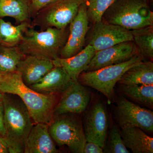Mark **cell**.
Wrapping results in <instances>:
<instances>
[{
  "label": "cell",
  "instance_id": "1",
  "mask_svg": "<svg viewBox=\"0 0 153 153\" xmlns=\"http://www.w3.org/2000/svg\"><path fill=\"white\" fill-rule=\"evenodd\" d=\"M0 92L18 96L35 124L49 125L53 121L54 110L59 101L57 94H44L33 90L25 84L17 70L0 74Z\"/></svg>",
  "mask_w": 153,
  "mask_h": 153
},
{
  "label": "cell",
  "instance_id": "2",
  "mask_svg": "<svg viewBox=\"0 0 153 153\" xmlns=\"http://www.w3.org/2000/svg\"><path fill=\"white\" fill-rule=\"evenodd\" d=\"M4 138L9 153H24L26 140L33 126V120L26 105L18 96L4 94Z\"/></svg>",
  "mask_w": 153,
  "mask_h": 153
},
{
  "label": "cell",
  "instance_id": "3",
  "mask_svg": "<svg viewBox=\"0 0 153 153\" xmlns=\"http://www.w3.org/2000/svg\"><path fill=\"white\" fill-rule=\"evenodd\" d=\"M66 29L49 27L38 31L31 26L25 31L18 47L25 56L55 60L59 57L60 50L67 40Z\"/></svg>",
  "mask_w": 153,
  "mask_h": 153
},
{
  "label": "cell",
  "instance_id": "4",
  "mask_svg": "<svg viewBox=\"0 0 153 153\" xmlns=\"http://www.w3.org/2000/svg\"><path fill=\"white\" fill-rule=\"evenodd\" d=\"M102 21L132 30L153 26V13L144 0H117Z\"/></svg>",
  "mask_w": 153,
  "mask_h": 153
},
{
  "label": "cell",
  "instance_id": "5",
  "mask_svg": "<svg viewBox=\"0 0 153 153\" xmlns=\"http://www.w3.org/2000/svg\"><path fill=\"white\" fill-rule=\"evenodd\" d=\"M143 59L138 53L123 63L94 71H83L79 75L78 80L82 85L101 92L111 102L114 99L115 86L121 76L129 68L143 61Z\"/></svg>",
  "mask_w": 153,
  "mask_h": 153
},
{
  "label": "cell",
  "instance_id": "6",
  "mask_svg": "<svg viewBox=\"0 0 153 153\" xmlns=\"http://www.w3.org/2000/svg\"><path fill=\"white\" fill-rule=\"evenodd\" d=\"M74 114L54 117L49 125V133L58 146H66L74 153H83L86 142L82 121Z\"/></svg>",
  "mask_w": 153,
  "mask_h": 153
},
{
  "label": "cell",
  "instance_id": "7",
  "mask_svg": "<svg viewBox=\"0 0 153 153\" xmlns=\"http://www.w3.org/2000/svg\"><path fill=\"white\" fill-rule=\"evenodd\" d=\"M86 0H57L39 11L33 18L31 27L64 29L76 16L79 7Z\"/></svg>",
  "mask_w": 153,
  "mask_h": 153
},
{
  "label": "cell",
  "instance_id": "8",
  "mask_svg": "<svg viewBox=\"0 0 153 153\" xmlns=\"http://www.w3.org/2000/svg\"><path fill=\"white\" fill-rule=\"evenodd\" d=\"M113 115L121 129L138 127L145 132L153 133V111L129 101L123 95L117 97Z\"/></svg>",
  "mask_w": 153,
  "mask_h": 153
},
{
  "label": "cell",
  "instance_id": "9",
  "mask_svg": "<svg viewBox=\"0 0 153 153\" xmlns=\"http://www.w3.org/2000/svg\"><path fill=\"white\" fill-rule=\"evenodd\" d=\"M85 111L82 123L86 141L96 143L104 149L109 125L104 105L100 101H96Z\"/></svg>",
  "mask_w": 153,
  "mask_h": 153
},
{
  "label": "cell",
  "instance_id": "10",
  "mask_svg": "<svg viewBox=\"0 0 153 153\" xmlns=\"http://www.w3.org/2000/svg\"><path fill=\"white\" fill-rule=\"evenodd\" d=\"M128 41H133L131 30L102 21L94 24L88 44L97 52Z\"/></svg>",
  "mask_w": 153,
  "mask_h": 153
},
{
  "label": "cell",
  "instance_id": "11",
  "mask_svg": "<svg viewBox=\"0 0 153 153\" xmlns=\"http://www.w3.org/2000/svg\"><path fill=\"white\" fill-rule=\"evenodd\" d=\"M87 1L79 7L78 13L69 24V34L60 52L59 57L66 58L76 55L83 48L89 29L87 12Z\"/></svg>",
  "mask_w": 153,
  "mask_h": 153
},
{
  "label": "cell",
  "instance_id": "12",
  "mask_svg": "<svg viewBox=\"0 0 153 153\" xmlns=\"http://www.w3.org/2000/svg\"><path fill=\"white\" fill-rule=\"evenodd\" d=\"M91 93L85 85L72 80L61 97L54 110V117L65 114H80L85 111L90 101Z\"/></svg>",
  "mask_w": 153,
  "mask_h": 153
},
{
  "label": "cell",
  "instance_id": "13",
  "mask_svg": "<svg viewBox=\"0 0 153 153\" xmlns=\"http://www.w3.org/2000/svg\"><path fill=\"white\" fill-rule=\"evenodd\" d=\"M138 53V49L134 41L120 43L97 51L84 71H94L106 66L123 63Z\"/></svg>",
  "mask_w": 153,
  "mask_h": 153
},
{
  "label": "cell",
  "instance_id": "14",
  "mask_svg": "<svg viewBox=\"0 0 153 153\" xmlns=\"http://www.w3.org/2000/svg\"><path fill=\"white\" fill-rule=\"evenodd\" d=\"M55 67L53 61L35 56H25L19 63L17 71L26 85L38 82Z\"/></svg>",
  "mask_w": 153,
  "mask_h": 153
},
{
  "label": "cell",
  "instance_id": "15",
  "mask_svg": "<svg viewBox=\"0 0 153 153\" xmlns=\"http://www.w3.org/2000/svg\"><path fill=\"white\" fill-rule=\"evenodd\" d=\"M72 81L63 68L55 66L38 82L30 87L37 92L44 94H59L66 90Z\"/></svg>",
  "mask_w": 153,
  "mask_h": 153
},
{
  "label": "cell",
  "instance_id": "16",
  "mask_svg": "<svg viewBox=\"0 0 153 153\" xmlns=\"http://www.w3.org/2000/svg\"><path fill=\"white\" fill-rule=\"evenodd\" d=\"M35 124L26 140L24 153H58L55 142L49 133V125Z\"/></svg>",
  "mask_w": 153,
  "mask_h": 153
},
{
  "label": "cell",
  "instance_id": "17",
  "mask_svg": "<svg viewBox=\"0 0 153 153\" xmlns=\"http://www.w3.org/2000/svg\"><path fill=\"white\" fill-rule=\"evenodd\" d=\"M96 52L94 48L88 44L74 56L66 58L58 57L52 61L55 66L63 68L72 80L78 81L79 75L85 71Z\"/></svg>",
  "mask_w": 153,
  "mask_h": 153
},
{
  "label": "cell",
  "instance_id": "18",
  "mask_svg": "<svg viewBox=\"0 0 153 153\" xmlns=\"http://www.w3.org/2000/svg\"><path fill=\"white\" fill-rule=\"evenodd\" d=\"M120 133L125 146L133 153H153V138L141 129L126 128L121 129Z\"/></svg>",
  "mask_w": 153,
  "mask_h": 153
},
{
  "label": "cell",
  "instance_id": "19",
  "mask_svg": "<svg viewBox=\"0 0 153 153\" xmlns=\"http://www.w3.org/2000/svg\"><path fill=\"white\" fill-rule=\"evenodd\" d=\"M118 82L130 85H153V63L143 60L127 70Z\"/></svg>",
  "mask_w": 153,
  "mask_h": 153
},
{
  "label": "cell",
  "instance_id": "20",
  "mask_svg": "<svg viewBox=\"0 0 153 153\" xmlns=\"http://www.w3.org/2000/svg\"><path fill=\"white\" fill-rule=\"evenodd\" d=\"M10 17L17 23L30 22L32 18L29 0H0V18Z\"/></svg>",
  "mask_w": 153,
  "mask_h": 153
},
{
  "label": "cell",
  "instance_id": "21",
  "mask_svg": "<svg viewBox=\"0 0 153 153\" xmlns=\"http://www.w3.org/2000/svg\"><path fill=\"white\" fill-rule=\"evenodd\" d=\"M31 27L30 22H25L14 26L0 18V46L17 47L22 42L24 33Z\"/></svg>",
  "mask_w": 153,
  "mask_h": 153
},
{
  "label": "cell",
  "instance_id": "22",
  "mask_svg": "<svg viewBox=\"0 0 153 153\" xmlns=\"http://www.w3.org/2000/svg\"><path fill=\"white\" fill-rule=\"evenodd\" d=\"M119 91L137 103L153 108V85H126L120 84Z\"/></svg>",
  "mask_w": 153,
  "mask_h": 153
},
{
  "label": "cell",
  "instance_id": "23",
  "mask_svg": "<svg viewBox=\"0 0 153 153\" xmlns=\"http://www.w3.org/2000/svg\"><path fill=\"white\" fill-rule=\"evenodd\" d=\"M133 41L144 58H153V26L131 30Z\"/></svg>",
  "mask_w": 153,
  "mask_h": 153
},
{
  "label": "cell",
  "instance_id": "24",
  "mask_svg": "<svg viewBox=\"0 0 153 153\" xmlns=\"http://www.w3.org/2000/svg\"><path fill=\"white\" fill-rule=\"evenodd\" d=\"M25 56L18 46H0V72L4 73L16 71L18 64Z\"/></svg>",
  "mask_w": 153,
  "mask_h": 153
},
{
  "label": "cell",
  "instance_id": "25",
  "mask_svg": "<svg viewBox=\"0 0 153 153\" xmlns=\"http://www.w3.org/2000/svg\"><path fill=\"white\" fill-rule=\"evenodd\" d=\"M117 0H87V12L88 20L94 24L101 22L107 10Z\"/></svg>",
  "mask_w": 153,
  "mask_h": 153
},
{
  "label": "cell",
  "instance_id": "26",
  "mask_svg": "<svg viewBox=\"0 0 153 153\" xmlns=\"http://www.w3.org/2000/svg\"><path fill=\"white\" fill-rule=\"evenodd\" d=\"M104 153H129L124 144L120 133V130L117 126H112L110 129L108 140L104 148Z\"/></svg>",
  "mask_w": 153,
  "mask_h": 153
},
{
  "label": "cell",
  "instance_id": "27",
  "mask_svg": "<svg viewBox=\"0 0 153 153\" xmlns=\"http://www.w3.org/2000/svg\"><path fill=\"white\" fill-rule=\"evenodd\" d=\"M56 1L57 0H29L32 18H34L36 14L42 9Z\"/></svg>",
  "mask_w": 153,
  "mask_h": 153
},
{
  "label": "cell",
  "instance_id": "28",
  "mask_svg": "<svg viewBox=\"0 0 153 153\" xmlns=\"http://www.w3.org/2000/svg\"><path fill=\"white\" fill-rule=\"evenodd\" d=\"M104 153V149L98 144L91 141H86L83 149V153Z\"/></svg>",
  "mask_w": 153,
  "mask_h": 153
},
{
  "label": "cell",
  "instance_id": "29",
  "mask_svg": "<svg viewBox=\"0 0 153 153\" xmlns=\"http://www.w3.org/2000/svg\"><path fill=\"white\" fill-rule=\"evenodd\" d=\"M6 130L4 120V107L2 100L0 101V135L4 137Z\"/></svg>",
  "mask_w": 153,
  "mask_h": 153
},
{
  "label": "cell",
  "instance_id": "30",
  "mask_svg": "<svg viewBox=\"0 0 153 153\" xmlns=\"http://www.w3.org/2000/svg\"><path fill=\"white\" fill-rule=\"evenodd\" d=\"M9 153L8 148L5 140L0 135V153Z\"/></svg>",
  "mask_w": 153,
  "mask_h": 153
},
{
  "label": "cell",
  "instance_id": "31",
  "mask_svg": "<svg viewBox=\"0 0 153 153\" xmlns=\"http://www.w3.org/2000/svg\"><path fill=\"white\" fill-rule=\"evenodd\" d=\"M3 95V94L0 92V101H1V100H2Z\"/></svg>",
  "mask_w": 153,
  "mask_h": 153
},
{
  "label": "cell",
  "instance_id": "32",
  "mask_svg": "<svg viewBox=\"0 0 153 153\" xmlns=\"http://www.w3.org/2000/svg\"><path fill=\"white\" fill-rule=\"evenodd\" d=\"M144 1H146L147 2L148 0H144Z\"/></svg>",
  "mask_w": 153,
  "mask_h": 153
},
{
  "label": "cell",
  "instance_id": "33",
  "mask_svg": "<svg viewBox=\"0 0 153 153\" xmlns=\"http://www.w3.org/2000/svg\"><path fill=\"white\" fill-rule=\"evenodd\" d=\"M1 72H0V74H1Z\"/></svg>",
  "mask_w": 153,
  "mask_h": 153
}]
</instances>
